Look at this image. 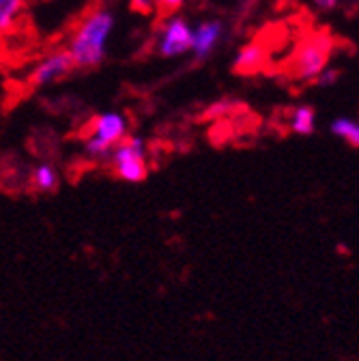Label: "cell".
<instances>
[{"mask_svg": "<svg viewBox=\"0 0 359 361\" xmlns=\"http://www.w3.org/2000/svg\"><path fill=\"white\" fill-rule=\"evenodd\" d=\"M112 30L114 16L108 9H95L78 24L67 43V52L78 69H93L104 63Z\"/></svg>", "mask_w": 359, "mask_h": 361, "instance_id": "cell-1", "label": "cell"}, {"mask_svg": "<svg viewBox=\"0 0 359 361\" xmlns=\"http://www.w3.org/2000/svg\"><path fill=\"white\" fill-rule=\"evenodd\" d=\"M129 123L121 112H102L93 118L84 140V153L91 159H110L112 151L127 138Z\"/></svg>", "mask_w": 359, "mask_h": 361, "instance_id": "cell-2", "label": "cell"}, {"mask_svg": "<svg viewBox=\"0 0 359 361\" xmlns=\"http://www.w3.org/2000/svg\"><path fill=\"white\" fill-rule=\"evenodd\" d=\"M108 161L121 180H125V183H140L149 174L147 142L140 135H127V138L112 151Z\"/></svg>", "mask_w": 359, "mask_h": 361, "instance_id": "cell-3", "label": "cell"}, {"mask_svg": "<svg viewBox=\"0 0 359 361\" xmlns=\"http://www.w3.org/2000/svg\"><path fill=\"white\" fill-rule=\"evenodd\" d=\"M192 41H194V26L185 20L172 16L168 18L155 39V50L164 59H178L192 52Z\"/></svg>", "mask_w": 359, "mask_h": 361, "instance_id": "cell-4", "label": "cell"}, {"mask_svg": "<svg viewBox=\"0 0 359 361\" xmlns=\"http://www.w3.org/2000/svg\"><path fill=\"white\" fill-rule=\"evenodd\" d=\"M329 67V43L323 37H314L305 41L295 54L293 73L299 80L317 82L319 75Z\"/></svg>", "mask_w": 359, "mask_h": 361, "instance_id": "cell-5", "label": "cell"}, {"mask_svg": "<svg viewBox=\"0 0 359 361\" xmlns=\"http://www.w3.org/2000/svg\"><path fill=\"white\" fill-rule=\"evenodd\" d=\"M73 69H75V63H73L71 54H69L67 50H59V52L48 54L46 59H41V61L32 67L28 82H30L35 88H43V86L56 84L59 80L67 78Z\"/></svg>", "mask_w": 359, "mask_h": 361, "instance_id": "cell-6", "label": "cell"}, {"mask_svg": "<svg viewBox=\"0 0 359 361\" xmlns=\"http://www.w3.org/2000/svg\"><path fill=\"white\" fill-rule=\"evenodd\" d=\"M224 37V24L219 20H207L194 26V41H192V54L196 61H205L213 54Z\"/></svg>", "mask_w": 359, "mask_h": 361, "instance_id": "cell-7", "label": "cell"}, {"mask_svg": "<svg viewBox=\"0 0 359 361\" xmlns=\"http://www.w3.org/2000/svg\"><path fill=\"white\" fill-rule=\"evenodd\" d=\"M30 180H32V188L37 192H43V194L54 192L59 188V170L50 161H41L32 168Z\"/></svg>", "mask_w": 359, "mask_h": 361, "instance_id": "cell-8", "label": "cell"}, {"mask_svg": "<svg viewBox=\"0 0 359 361\" xmlns=\"http://www.w3.org/2000/svg\"><path fill=\"white\" fill-rule=\"evenodd\" d=\"M262 61H264V50L258 43H248L237 52L233 65L239 73H254L262 65Z\"/></svg>", "mask_w": 359, "mask_h": 361, "instance_id": "cell-9", "label": "cell"}, {"mask_svg": "<svg viewBox=\"0 0 359 361\" xmlns=\"http://www.w3.org/2000/svg\"><path fill=\"white\" fill-rule=\"evenodd\" d=\"M288 127L297 135H310L317 129V112L310 106H297L288 114Z\"/></svg>", "mask_w": 359, "mask_h": 361, "instance_id": "cell-10", "label": "cell"}, {"mask_svg": "<svg viewBox=\"0 0 359 361\" xmlns=\"http://www.w3.org/2000/svg\"><path fill=\"white\" fill-rule=\"evenodd\" d=\"M329 131L336 138L344 140L351 147H359V121L348 116H338L329 123Z\"/></svg>", "mask_w": 359, "mask_h": 361, "instance_id": "cell-11", "label": "cell"}, {"mask_svg": "<svg viewBox=\"0 0 359 361\" xmlns=\"http://www.w3.org/2000/svg\"><path fill=\"white\" fill-rule=\"evenodd\" d=\"M26 0H0V30L7 35L11 28H16L20 16L24 13Z\"/></svg>", "mask_w": 359, "mask_h": 361, "instance_id": "cell-12", "label": "cell"}, {"mask_svg": "<svg viewBox=\"0 0 359 361\" xmlns=\"http://www.w3.org/2000/svg\"><path fill=\"white\" fill-rule=\"evenodd\" d=\"M338 80H340V69H336V67H327L321 75H319V84L321 86H325V88H331V86H336L338 84Z\"/></svg>", "mask_w": 359, "mask_h": 361, "instance_id": "cell-13", "label": "cell"}, {"mask_svg": "<svg viewBox=\"0 0 359 361\" xmlns=\"http://www.w3.org/2000/svg\"><path fill=\"white\" fill-rule=\"evenodd\" d=\"M131 7L136 11H142V13H149L157 7V0H131Z\"/></svg>", "mask_w": 359, "mask_h": 361, "instance_id": "cell-14", "label": "cell"}, {"mask_svg": "<svg viewBox=\"0 0 359 361\" xmlns=\"http://www.w3.org/2000/svg\"><path fill=\"white\" fill-rule=\"evenodd\" d=\"M183 3H185V0H157V7L162 11H176Z\"/></svg>", "mask_w": 359, "mask_h": 361, "instance_id": "cell-15", "label": "cell"}, {"mask_svg": "<svg viewBox=\"0 0 359 361\" xmlns=\"http://www.w3.org/2000/svg\"><path fill=\"white\" fill-rule=\"evenodd\" d=\"M314 7H317L319 11H334L338 7L340 0H312Z\"/></svg>", "mask_w": 359, "mask_h": 361, "instance_id": "cell-16", "label": "cell"}]
</instances>
